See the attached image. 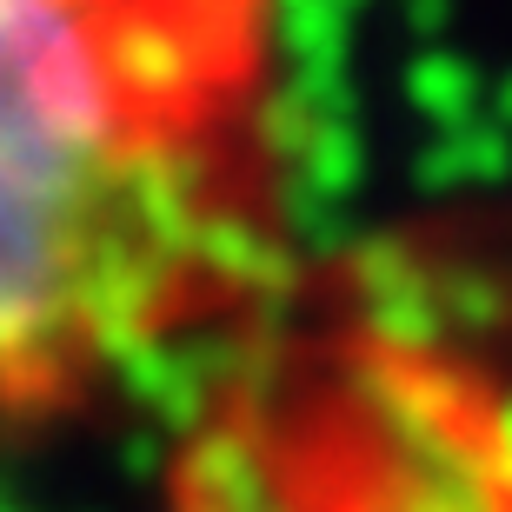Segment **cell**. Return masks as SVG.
Listing matches in <instances>:
<instances>
[{
    "mask_svg": "<svg viewBox=\"0 0 512 512\" xmlns=\"http://www.w3.org/2000/svg\"><path fill=\"white\" fill-rule=\"evenodd\" d=\"M260 0H0V413H54L260 280Z\"/></svg>",
    "mask_w": 512,
    "mask_h": 512,
    "instance_id": "6da1fadb",
    "label": "cell"
}]
</instances>
